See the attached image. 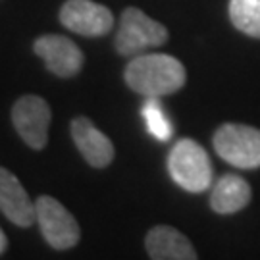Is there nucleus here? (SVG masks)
<instances>
[{
    "mask_svg": "<svg viewBox=\"0 0 260 260\" xmlns=\"http://www.w3.org/2000/svg\"><path fill=\"white\" fill-rule=\"evenodd\" d=\"M123 79L133 93L160 99L177 93L187 81L185 66L170 54H137L123 70Z\"/></svg>",
    "mask_w": 260,
    "mask_h": 260,
    "instance_id": "obj_1",
    "label": "nucleus"
},
{
    "mask_svg": "<svg viewBox=\"0 0 260 260\" xmlns=\"http://www.w3.org/2000/svg\"><path fill=\"white\" fill-rule=\"evenodd\" d=\"M168 170L187 193H205L212 185L214 168L208 152L193 139H181L174 145L168 156Z\"/></svg>",
    "mask_w": 260,
    "mask_h": 260,
    "instance_id": "obj_2",
    "label": "nucleus"
},
{
    "mask_svg": "<svg viewBox=\"0 0 260 260\" xmlns=\"http://www.w3.org/2000/svg\"><path fill=\"white\" fill-rule=\"evenodd\" d=\"M168 39H170V33L160 21L149 18L143 10L129 6L121 12L114 47L120 56L133 58L149 48L164 47Z\"/></svg>",
    "mask_w": 260,
    "mask_h": 260,
    "instance_id": "obj_3",
    "label": "nucleus"
},
{
    "mask_svg": "<svg viewBox=\"0 0 260 260\" xmlns=\"http://www.w3.org/2000/svg\"><path fill=\"white\" fill-rule=\"evenodd\" d=\"M216 154L243 170L260 168V129L245 123H222L214 131Z\"/></svg>",
    "mask_w": 260,
    "mask_h": 260,
    "instance_id": "obj_4",
    "label": "nucleus"
},
{
    "mask_svg": "<svg viewBox=\"0 0 260 260\" xmlns=\"http://www.w3.org/2000/svg\"><path fill=\"white\" fill-rule=\"evenodd\" d=\"M37 210V223L45 241L56 251H68L74 249L81 239L79 223L60 201L54 197L41 195L35 201Z\"/></svg>",
    "mask_w": 260,
    "mask_h": 260,
    "instance_id": "obj_5",
    "label": "nucleus"
},
{
    "mask_svg": "<svg viewBox=\"0 0 260 260\" xmlns=\"http://www.w3.org/2000/svg\"><path fill=\"white\" fill-rule=\"evenodd\" d=\"M52 110L39 94H23L12 106V123L21 141L33 150H43L48 143Z\"/></svg>",
    "mask_w": 260,
    "mask_h": 260,
    "instance_id": "obj_6",
    "label": "nucleus"
},
{
    "mask_svg": "<svg viewBox=\"0 0 260 260\" xmlns=\"http://www.w3.org/2000/svg\"><path fill=\"white\" fill-rule=\"evenodd\" d=\"M60 23L83 37H104L114 27V14L93 0H66L60 8Z\"/></svg>",
    "mask_w": 260,
    "mask_h": 260,
    "instance_id": "obj_7",
    "label": "nucleus"
},
{
    "mask_svg": "<svg viewBox=\"0 0 260 260\" xmlns=\"http://www.w3.org/2000/svg\"><path fill=\"white\" fill-rule=\"evenodd\" d=\"M33 52L45 62L47 70L56 77L70 79L81 72L85 56L81 48L64 35H41L33 43Z\"/></svg>",
    "mask_w": 260,
    "mask_h": 260,
    "instance_id": "obj_8",
    "label": "nucleus"
},
{
    "mask_svg": "<svg viewBox=\"0 0 260 260\" xmlns=\"http://www.w3.org/2000/svg\"><path fill=\"white\" fill-rule=\"evenodd\" d=\"M70 133L83 160L96 170H104L112 164L116 150L112 141L94 125L87 116H77L70 123Z\"/></svg>",
    "mask_w": 260,
    "mask_h": 260,
    "instance_id": "obj_9",
    "label": "nucleus"
},
{
    "mask_svg": "<svg viewBox=\"0 0 260 260\" xmlns=\"http://www.w3.org/2000/svg\"><path fill=\"white\" fill-rule=\"evenodd\" d=\"M0 212L18 228H31L37 222L35 203L10 170L0 166Z\"/></svg>",
    "mask_w": 260,
    "mask_h": 260,
    "instance_id": "obj_10",
    "label": "nucleus"
},
{
    "mask_svg": "<svg viewBox=\"0 0 260 260\" xmlns=\"http://www.w3.org/2000/svg\"><path fill=\"white\" fill-rule=\"evenodd\" d=\"M145 249L152 260H197L195 247L172 225H154L145 237Z\"/></svg>",
    "mask_w": 260,
    "mask_h": 260,
    "instance_id": "obj_11",
    "label": "nucleus"
},
{
    "mask_svg": "<svg viewBox=\"0 0 260 260\" xmlns=\"http://www.w3.org/2000/svg\"><path fill=\"white\" fill-rule=\"evenodd\" d=\"M251 185L247 179L235 174L222 176L212 187L210 206L216 214H235L251 203Z\"/></svg>",
    "mask_w": 260,
    "mask_h": 260,
    "instance_id": "obj_12",
    "label": "nucleus"
},
{
    "mask_svg": "<svg viewBox=\"0 0 260 260\" xmlns=\"http://www.w3.org/2000/svg\"><path fill=\"white\" fill-rule=\"evenodd\" d=\"M230 18L241 33L260 39V0H230Z\"/></svg>",
    "mask_w": 260,
    "mask_h": 260,
    "instance_id": "obj_13",
    "label": "nucleus"
},
{
    "mask_svg": "<svg viewBox=\"0 0 260 260\" xmlns=\"http://www.w3.org/2000/svg\"><path fill=\"white\" fill-rule=\"evenodd\" d=\"M143 116H145V120H147L149 131L158 141H168L172 137V125H170V121L166 120L164 112L160 110V106L156 104L154 99H150L149 103L145 104Z\"/></svg>",
    "mask_w": 260,
    "mask_h": 260,
    "instance_id": "obj_14",
    "label": "nucleus"
},
{
    "mask_svg": "<svg viewBox=\"0 0 260 260\" xmlns=\"http://www.w3.org/2000/svg\"><path fill=\"white\" fill-rule=\"evenodd\" d=\"M6 249H8V239H6V235H4L2 228H0V254L6 252Z\"/></svg>",
    "mask_w": 260,
    "mask_h": 260,
    "instance_id": "obj_15",
    "label": "nucleus"
}]
</instances>
